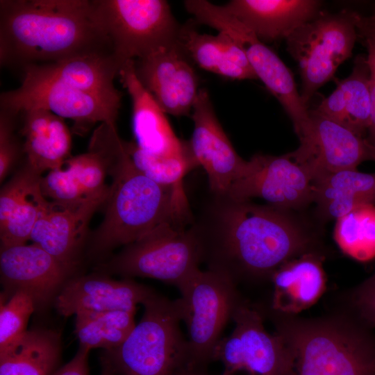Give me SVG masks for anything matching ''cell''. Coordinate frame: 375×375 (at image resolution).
I'll list each match as a JSON object with an SVG mask.
<instances>
[{"label":"cell","instance_id":"cell-1","mask_svg":"<svg viewBox=\"0 0 375 375\" xmlns=\"http://www.w3.org/2000/svg\"><path fill=\"white\" fill-rule=\"evenodd\" d=\"M192 227L207 269L242 281L271 279L286 262L317 250L301 212L212 193Z\"/></svg>","mask_w":375,"mask_h":375},{"label":"cell","instance_id":"cell-2","mask_svg":"<svg viewBox=\"0 0 375 375\" xmlns=\"http://www.w3.org/2000/svg\"><path fill=\"white\" fill-rule=\"evenodd\" d=\"M96 55L112 51L92 0L0 1L1 67L22 70Z\"/></svg>","mask_w":375,"mask_h":375},{"label":"cell","instance_id":"cell-3","mask_svg":"<svg viewBox=\"0 0 375 375\" xmlns=\"http://www.w3.org/2000/svg\"><path fill=\"white\" fill-rule=\"evenodd\" d=\"M103 152L112 183L103 219L92 239L91 256H104L164 222L192 215L183 185H162L140 173L131 161L123 140H107Z\"/></svg>","mask_w":375,"mask_h":375},{"label":"cell","instance_id":"cell-4","mask_svg":"<svg viewBox=\"0 0 375 375\" xmlns=\"http://www.w3.org/2000/svg\"><path fill=\"white\" fill-rule=\"evenodd\" d=\"M269 316L291 353V375H375V338L360 323Z\"/></svg>","mask_w":375,"mask_h":375},{"label":"cell","instance_id":"cell-5","mask_svg":"<svg viewBox=\"0 0 375 375\" xmlns=\"http://www.w3.org/2000/svg\"><path fill=\"white\" fill-rule=\"evenodd\" d=\"M142 305L140 321L122 344L105 350L103 365L117 375H180L192 370L178 299L155 292Z\"/></svg>","mask_w":375,"mask_h":375},{"label":"cell","instance_id":"cell-6","mask_svg":"<svg viewBox=\"0 0 375 375\" xmlns=\"http://www.w3.org/2000/svg\"><path fill=\"white\" fill-rule=\"evenodd\" d=\"M192 222L189 216L164 222L125 246L102 267L128 278H151L178 288L201 263Z\"/></svg>","mask_w":375,"mask_h":375},{"label":"cell","instance_id":"cell-7","mask_svg":"<svg viewBox=\"0 0 375 375\" xmlns=\"http://www.w3.org/2000/svg\"><path fill=\"white\" fill-rule=\"evenodd\" d=\"M112 55L122 67L178 42L181 26L164 0H92Z\"/></svg>","mask_w":375,"mask_h":375},{"label":"cell","instance_id":"cell-8","mask_svg":"<svg viewBox=\"0 0 375 375\" xmlns=\"http://www.w3.org/2000/svg\"><path fill=\"white\" fill-rule=\"evenodd\" d=\"M178 289L182 322L188 331L190 369L207 372L225 326L243 300L237 284L210 269H198Z\"/></svg>","mask_w":375,"mask_h":375},{"label":"cell","instance_id":"cell-9","mask_svg":"<svg viewBox=\"0 0 375 375\" xmlns=\"http://www.w3.org/2000/svg\"><path fill=\"white\" fill-rule=\"evenodd\" d=\"M359 16L351 11L333 14L322 10L285 39L287 49L299 68L300 94L306 105L333 76L338 67L351 57L358 38Z\"/></svg>","mask_w":375,"mask_h":375},{"label":"cell","instance_id":"cell-10","mask_svg":"<svg viewBox=\"0 0 375 375\" xmlns=\"http://www.w3.org/2000/svg\"><path fill=\"white\" fill-rule=\"evenodd\" d=\"M184 6L199 24L228 34L240 46L257 79L281 104L297 133L309 119V109L301 97L290 70L278 55L224 6L206 0L185 1Z\"/></svg>","mask_w":375,"mask_h":375},{"label":"cell","instance_id":"cell-11","mask_svg":"<svg viewBox=\"0 0 375 375\" xmlns=\"http://www.w3.org/2000/svg\"><path fill=\"white\" fill-rule=\"evenodd\" d=\"M232 321L233 332L218 342L214 361L223 365L222 375H291V353L276 333L265 328L261 312L242 301Z\"/></svg>","mask_w":375,"mask_h":375},{"label":"cell","instance_id":"cell-12","mask_svg":"<svg viewBox=\"0 0 375 375\" xmlns=\"http://www.w3.org/2000/svg\"><path fill=\"white\" fill-rule=\"evenodd\" d=\"M22 75L19 88L1 93L0 109L16 115L33 108L45 109L72 119L79 133L97 123L115 125L119 106L29 69L22 70Z\"/></svg>","mask_w":375,"mask_h":375},{"label":"cell","instance_id":"cell-13","mask_svg":"<svg viewBox=\"0 0 375 375\" xmlns=\"http://www.w3.org/2000/svg\"><path fill=\"white\" fill-rule=\"evenodd\" d=\"M297 135L299 146L290 154L306 169L312 181L375 160V148L367 138L313 110H309V119Z\"/></svg>","mask_w":375,"mask_h":375},{"label":"cell","instance_id":"cell-14","mask_svg":"<svg viewBox=\"0 0 375 375\" xmlns=\"http://www.w3.org/2000/svg\"><path fill=\"white\" fill-rule=\"evenodd\" d=\"M247 173L228 193L240 200L260 198L267 204L301 212L313 203L312 181L308 172L291 157L255 154Z\"/></svg>","mask_w":375,"mask_h":375},{"label":"cell","instance_id":"cell-15","mask_svg":"<svg viewBox=\"0 0 375 375\" xmlns=\"http://www.w3.org/2000/svg\"><path fill=\"white\" fill-rule=\"evenodd\" d=\"M191 112L194 128L188 142L191 153L197 165L205 169L210 192L226 194L247 173L249 162L235 150L205 88H200Z\"/></svg>","mask_w":375,"mask_h":375},{"label":"cell","instance_id":"cell-16","mask_svg":"<svg viewBox=\"0 0 375 375\" xmlns=\"http://www.w3.org/2000/svg\"><path fill=\"white\" fill-rule=\"evenodd\" d=\"M178 43L134 60L135 74L166 114L189 115L198 95L199 80Z\"/></svg>","mask_w":375,"mask_h":375},{"label":"cell","instance_id":"cell-17","mask_svg":"<svg viewBox=\"0 0 375 375\" xmlns=\"http://www.w3.org/2000/svg\"><path fill=\"white\" fill-rule=\"evenodd\" d=\"M109 190L76 201H49L36 221L30 240L74 271L90 219L105 203Z\"/></svg>","mask_w":375,"mask_h":375},{"label":"cell","instance_id":"cell-18","mask_svg":"<svg viewBox=\"0 0 375 375\" xmlns=\"http://www.w3.org/2000/svg\"><path fill=\"white\" fill-rule=\"evenodd\" d=\"M73 272L35 243L1 248V283L12 294L28 293L36 308L55 301Z\"/></svg>","mask_w":375,"mask_h":375},{"label":"cell","instance_id":"cell-19","mask_svg":"<svg viewBox=\"0 0 375 375\" xmlns=\"http://www.w3.org/2000/svg\"><path fill=\"white\" fill-rule=\"evenodd\" d=\"M155 292L135 281H117L103 275L69 278L55 299L59 314L64 317L86 312L124 310L135 312Z\"/></svg>","mask_w":375,"mask_h":375},{"label":"cell","instance_id":"cell-20","mask_svg":"<svg viewBox=\"0 0 375 375\" xmlns=\"http://www.w3.org/2000/svg\"><path fill=\"white\" fill-rule=\"evenodd\" d=\"M119 76L132 102L135 142L142 150L158 156H181L190 152L188 142L174 133L166 113L138 80L134 60L127 61Z\"/></svg>","mask_w":375,"mask_h":375},{"label":"cell","instance_id":"cell-21","mask_svg":"<svg viewBox=\"0 0 375 375\" xmlns=\"http://www.w3.org/2000/svg\"><path fill=\"white\" fill-rule=\"evenodd\" d=\"M39 175L25 165L1 188V248L26 244L49 200L42 193Z\"/></svg>","mask_w":375,"mask_h":375},{"label":"cell","instance_id":"cell-22","mask_svg":"<svg viewBox=\"0 0 375 375\" xmlns=\"http://www.w3.org/2000/svg\"><path fill=\"white\" fill-rule=\"evenodd\" d=\"M225 9L265 43L287 38L322 11L317 0H232Z\"/></svg>","mask_w":375,"mask_h":375},{"label":"cell","instance_id":"cell-23","mask_svg":"<svg viewBox=\"0 0 375 375\" xmlns=\"http://www.w3.org/2000/svg\"><path fill=\"white\" fill-rule=\"evenodd\" d=\"M324 256L319 251L304 253L284 263L272 274L270 310L293 316L314 305L326 289Z\"/></svg>","mask_w":375,"mask_h":375},{"label":"cell","instance_id":"cell-24","mask_svg":"<svg viewBox=\"0 0 375 375\" xmlns=\"http://www.w3.org/2000/svg\"><path fill=\"white\" fill-rule=\"evenodd\" d=\"M17 115L22 119L19 133L24 138L26 165L41 176L62 167L71 157L72 145L64 119L42 108L24 110Z\"/></svg>","mask_w":375,"mask_h":375},{"label":"cell","instance_id":"cell-25","mask_svg":"<svg viewBox=\"0 0 375 375\" xmlns=\"http://www.w3.org/2000/svg\"><path fill=\"white\" fill-rule=\"evenodd\" d=\"M121 68L112 55H96L28 66L22 70L55 78L120 107L122 94L114 81Z\"/></svg>","mask_w":375,"mask_h":375},{"label":"cell","instance_id":"cell-26","mask_svg":"<svg viewBox=\"0 0 375 375\" xmlns=\"http://www.w3.org/2000/svg\"><path fill=\"white\" fill-rule=\"evenodd\" d=\"M178 43L201 69L233 79H257L242 49L228 34L200 33L192 25L181 26Z\"/></svg>","mask_w":375,"mask_h":375},{"label":"cell","instance_id":"cell-27","mask_svg":"<svg viewBox=\"0 0 375 375\" xmlns=\"http://www.w3.org/2000/svg\"><path fill=\"white\" fill-rule=\"evenodd\" d=\"M367 138L371 124L370 73L364 56H358L351 73L338 81L333 92L313 109Z\"/></svg>","mask_w":375,"mask_h":375},{"label":"cell","instance_id":"cell-28","mask_svg":"<svg viewBox=\"0 0 375 375\" xmlns=\"http://www.w3.org/2000/svg\"><path fill=\"white\" fill-rule=\"evenodd\" d=\"M312 191L319 222L337 219L360 206L375 205V172H334L312 181Z\"/></svg>","mask_w":375,"mask_h":375},{"label":"cell","instance_id":"cell-29","mask_svg":"<svg viewBox=\"0 0 375 375\" xmlns=\"http://www.w3.org/2000/svg\"><path fill=\"white\" fill-rule=\"evenodd\" d=\"M61 354L60 333L33 328L0 350V375H52Z\"/></svg>","mask_w":375,"mask_h":375},{"label":"cell","instance_id":"cell-30","mask_svg":"<svg viewBox=\"0 0 375 375\" xmlns=\"http://www.w3.org/2000/svg\"><path fill=\"white\" fill-rule=\"evenodd\" d=\"M135 312L115 310L86 312L75 316L74 333L80 346L90 350L114 349L122 344L135 326Z\"/></svg>","mask_w":375,"mask_h":375},{"label":"cell","instance_id":"cell-31","mask_svg":"<svg viewBox=\"0 0 375 375\" xmlns=\"http://www.w3.org/2000/svg\"><path fill=\"white\" fill-rule=\"evenodd\" d=\"M334 239L341 251L356 260L375 258V205L360 206L338 218Z\"/></svg>","mask_w":375,"mask_h":375},{"label":"cell","instance_id":"cell-32","mask_svg":"<svg viewBox=\"0 0 375 375\" xmlns=\"http://www.w3.org/2000/svg\"><path fill=\"white\" fill-rule=\"evenodd\" d=\"M124 144L133 166L140 173L162 185H182L184 176L197 166L190 151L181 156H158L141 149L134 141L124 140Z\"/></svg>","mask_w":375,"mask_h":375},{"label":"cell","instance_id":"cell-33","mask_svg":"<svg viewBox=\"0 0 375 375\" xmlns=\"http://www.w3.org/2000/svg\"><path fill=\"white\" fill-rule=\"evenodd\" d=\"M64 165L72 172L86 197H93L109 190L105 184L107 166L104 156L90 138L88 151L67 159Z\"/></svg>","mask_w":375,"mask_h":375},{"label":"cell","instance_id":"cell-34","mask_svg":"<svg viewBox=\"0 0 375 375\" xmlns=\"http://www.w3.org/2000/svg\"><path fill=\"white\" fill-rule=\"evenodd\" d=\"M36 309L32 297L26 292L18 290L5 303L1 300L0 350H3L26 332V326Z\"/></svg>","mask_w":375,"mask_h":375},{"label":"cell","instance_id":"cell-35","mask_svg":"<svg viewBox=\"0 0 375 375\" xmlns=\"http://www.w3.org/2000/svg\"><path fill=\"white\" fill-rule=\"evenodd\" d=\"M44 197L51 201L72 202L86 197L71 170L65 165L48 172L40 179Z\"/></svg>","mask_w":375,"mask_h":375},{"label":"cell","instance_id":"cell-36","mask_svg":"<svg viewBox=\"0 0 375 375\" xmlns=\"http://www.w3.org/2000/svg\"><path fill=\"white\" fill-rule=\"evenodd\" d=\"M18 115L0 109V181L4 180L23 152L15 135L16 119Z\"/></svg>","mask_w":375,"mask_h":375},{"label":"cell","instance_id":"cell-37","mask_svg":"<svg viewBox=\"0 0 375 375\" xmlns=\"http://www.w3.org/2000/svg\"><path fill=\"white\" fill-rule=\"evenodd\" d=\"M352 303L360 319L375 326V272L354 290Z\"/></svg>","mask_w":375,"mask_h":375},{"label":"cell","instance_id":"cell-38","mask_svg":"<svg viewBox=\"0 0 375 375\" xmlns=\"http://www.w3.org/2000/svg\"><path fill=\"white\" fill-rule=\"evenodd\" d=\"M360 38L367 50L366 58L370 73L372 116L367 139L375 148V38L371 37H363Z\"/></svg>","mask_w":375,"mask_h":375},{"label":"cell","instance_id":"cell-39","mask_svg":"<svg viewBox=\"0 0 375 375\" xmlns=\"http://www.w3.org/2000/svg\"><path fill=\"white\" fill-rule=\"evenodd\" d=\"M90 349L82 346L74 357L62 367L58 368L52 375H89L88 354Z\"/></svg>","mask_w":375,"mask_h":375},{"label":"cell","instance_id":"cell-40","mask_svg":"<svg viewBox=\"0 0 375 375\" xmlns=\"http://www.w3.org/2000/svg\"><path fill=\"white\" fill-rule=\"evenodd\" d=\"M358 38L371 37L375 38V8L372 14L367 17L360 15L358 23Z\"/></svg>","mask_w":375,"mask_h":375},{"label":"cell","instance_id":"cell-41","mask_svg":"<svg viewBox=\"0 0 375 375\" xmlns=\"http://www.w3.org/2000/svg\"><path fill=\"white\" fill-rule=\"evenodd\" d=\"M180 375H208L207 372H200L195 370H187Z\"/></svg>","mask_w":375,"mask_h":375},{"label":"cell","instance_id":"cell-42","mask_svg":"<svg viewBox=\"0 0 375 375\" xmlns=\"http://www.w3.org/2000/svg\"><path fill=\"white\" fill-rule=\"evenodd\" d=\"M103 366L101 375H115L111 370L106 366Z\"/></svg>","mask_w":375,"mask_h":375}]
</instances>
